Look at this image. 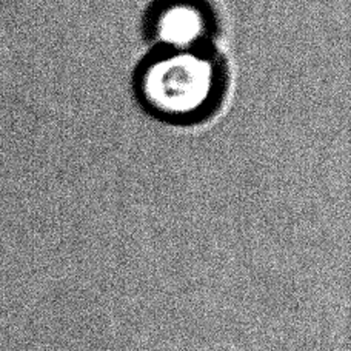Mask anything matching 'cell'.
Returning a JSON list of instances; mask_svg holds the SVG:
<instances>
[{
  "label": "cell",
  "instance_id": "1",
  "mask_svg": "<svg viewBox=\"0 0 351 351\" xmlns=\"http://www.w3.org/2000/svg\"><path fill=\"white\" fill-rule=\"evenodd\" d=\"M213 70L193 54H176L145 73V97L167 114L190 112L210 96Z\"/></svg>",
  "mask_w": 351,
  "mask_h": 351
}]
</instances>
